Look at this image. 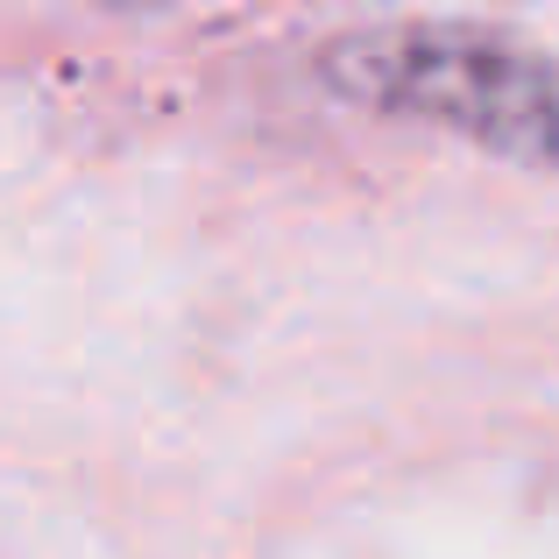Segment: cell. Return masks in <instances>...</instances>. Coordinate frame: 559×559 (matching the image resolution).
<instances>
[{"instance_id":"obj_1","label":"cell","mask_w":559,"mask_h":559,"mask_svg":"<svg viewBox=\"0 0 559 559\" xmlns=\"http://www.w3.org/2000/svg\"><path fill=\"white\" fill-rule=\"evenodd\" d=\"M326 85L361 107L439 121L503 156L559 164V64L481 28H369L326 50Z\"/></svg>"}]
</instances>
